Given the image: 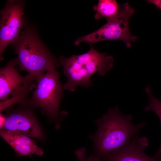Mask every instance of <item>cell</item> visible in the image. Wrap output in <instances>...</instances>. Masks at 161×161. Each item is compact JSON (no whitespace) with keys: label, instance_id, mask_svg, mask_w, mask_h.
<instances>
[{"label":"cell","instance_id":"16","mask_svg":"<svg viewBox=\"0 0 161 161\" xmlns=\"http://www.w3.org/2000/svg\"><path fill=\"white\" fill-rule=\"evenodd\" d=\"M147 1L161 10V0H148Z\"/></svg>","mask_w":161,"mask_h":161},{"label":"cell","instance_id":"5","mask_svg":"<svg viewBox=\"0 0 161 161\" xmlns=\"http://www.w3.org/2000/svg\"><path fill=\"white\" fill-rule=\"evenodd\" d=\"M24 5L22 0H7L0 11L1 58L7 46L16 40L25 26L23 17Z\"/></svg>","mask_w":161,"mask_h":161},{"label":"cell","instance_id":"13","mask_svg":"<svg viewBox=\"0 0 161 161\" xmlns=\"http://www.w3.org/2000/svg\"><path fill=\"white\" fill-rule=\"evenodd\" d=\"M37 84V80L30 78L24 84L15 90L12 93V97L10 99L1 101L0 112L8 106L16 103H20L29 97L30 92Z\"/></svg>","mask_w":161,"mask_h":161},{"label":"cell","instance_id":"1","mask_svg":"<svg viewBox=\"0 0 161 161\" xmlns=\"http://www.w3.org/2000/svg\"><path fill=\"white\" fill-rule=\"evenodd\" d=\"M132 116L123 115L118 106L109 108L107 113L96 120V132L89 136L93 143L95 155L100 158L128 144L132 138L138 135L145 126L142 122L136 125L132 122Z\"/></svg>","mask_w":161,"mask_h":161},{"label":"cell","instance_id":"8","mask_svg":"<svg viewBox=\"0 0 161 161\" xmlns=\"http://www.w3.org/2000/svg\"><path fill=\"white\" fill-rule=\"evenodd\" d=\"M89 50L79 55H73L77 63L85 69L92 77L97 73L100 76L104 75L113 66L114 58L105 53H100L90 44Z\"/></svg>","mask_w":161,"mask_h":161},{"label":"cell","instance_id":"9","mask_svg":"<svg viewBox=\"0 0 161 161\" xmlns=\"http://www.w3.org/2000/svg\"><path fill=\"white\" fill-rule=\"evenodd\" d=\"M58 59L67 78L63 85L64 90L73 92L78 86L87 88L92 85L91 76L77 62L73 55L68 58L60 56Z\"/></svg>","mask_w":161,"mask_h":161},{"label":"cell","instance_id":"7","mask_svg":"<svg viewBox=\"0 0 161 161\" xmlns=\"http://www.w3.org/2000/svg\"><path fill=\"white\" fill-rule=\"evenodd\" d=\"M148 145L147 137L136 135L128 144L100 158L102 161H161V159L149 156L145 153L144 150Z\"/></svg>","mask_w":161,"mask_h":161},{"label":"cell","instance_id":"15","mask_svg":"<svg viewBox=\"0 0 161 161\" xmlns=\"http://www.w3.org/2000/svg\"><path fill=\"white\" fill-rule=\"evenodd\" d=\"M86 149L82 147L74 151V154L78 161H102L100 158L96 155H91L87 157Z\"/></svg>","mask_w":161,"mask_h":161},{"label":"cell","instance_id":"11","mask_svg":"<svg viewBox=\"0 0 161 161\" xmlns=\"http://www.w3.org/2000/svg\"><path fill=\"white\" fill-rule=\"evenodd\" d=\"M0 135L20 157L33 154L41 156L44 153L43 149L38 147L33 140L20 132L1 130Z\"/></svg>","mask_w":161,"mask_h":161},{"label":"cell","instance_id":"3","mask_svg":"<svg viewBox=\"0 0 161 161\" xmlns=\"http://www.w3.org/2000/svg\"><path fill=\"white\" fill-rule=\"evenodd\" d=\"M32 96L21 102L30 107L42 108L48 117L56 119L60 115L59 108L64 89L56 70L47 71L37 80Z\"/></svg>","mask_w":161,"mask_h":161},{"label":"cell","instance_id":"12","mask_svg":"<svg viewBox=\"0 0 161 161\" xmlns=\"http://www.w3.org/2000/svg\"><path fill=\"white\" fill-rule=\"evenodd\" d=\"M121 7L115 0H99L97 5L92 7L96 12L95 18L98 21L103 17L107 21H110L118 16Z\"/></svg>","mask_w":161,"mask_h":161},{"label":"cell","instance_id":"17","mask_svg":"<svg viewBox=\"0 0 161 161\" xmlns=\"http://www.w3.org/2000/svg\"><path fill=\"white\" fill-rule=\"evenodd\" d=\"M5 116L0 112V129H2L4 128L5 122Z\"/></svg>","mask_w":161,"mask_h":161},{"label":"cell","instance_id":"4","mask_svg":"<svg viewBox=\"0 0 161 161\" xmlns=\"http://www.w3.org/2000/svg\"><path fill=\"white\" fill-rule=\"evenodd\" d=\"M135 12L128 2L121 6L120 13L114 19L107 22L99 29L85 36L78 38L75 42V45L82 42L90 44L103 41L120 40L128 48L131 47V42H135L138 38L133 35L129 28L130 18Z\"/></svg>","mask_w":161,"mask_h":161},{"label":"cell","instance_id":"14","mask_svg":"<svg viewBox=\"0 0 161 161\" xmlns=\"http://www.w3.org/2000/svg\"><path fill=\"white\" fill-rule=\"evenodd\" d=\"M145 91L148 96L149 102L145 107L144 111H152L155 112L159 117L161 123V101L153 95L151 89L148 86H146ZM154 157L158 159H161V143L158 151Z\"/></svg>","mask_w":161,"mask_h":161},{"label":"cell","instance_id":"6","mask_svg":"<svg viewBox=\"0 0 161 161\" xmlns=\"http://www.w3.org/2000/svg\"><path fill=\"white\" fill-rule=\"evenodd\" d=\"M4 128L20 132L36 138H42L41 129L33 112L28 109H18L5 116Z\"/></svg>","mask_w":161,"mask_h":161},{"label":"cell","instance_id":"10","mask_svg":"<svg viewBox=\"0 0 161 161\" xmlns=\"http://www.w3.org/2000/svg\"><path fill=\"white\" fill-rule=\"evenodd\" d=\"M18 65L17 58L10 61L0 70V100L9 99L11 93L24 84L31 77L29 74L25 77L20 75L16 66Z\"/></svg>","mask_w":161,"mask_h":161},{"label":"cell","instance_id":"2","mask_svg":"<svg viewBox=\"0 0 161 161\" xmlns=\"http://www.w3.org/2000/svg\"><path fill=\"white\" fill-rule=\"evenodd\" d=\"M11 45L17 55L20 70L29 72L37 79L47 71L55 70L60 64L58 58L45 46L35 29L29 26L25 25Z\"/></svg>","mask_w":161,"mask_h":161}]
</instances>
